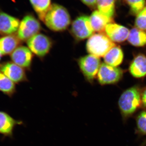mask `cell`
Wrapping results in <instances>:
<instances>
[{
  "label": "cell",
  "mask_w": 146,
  "mask_h": 146,
  "mask_svg": "<svg viewBox=\"0 0 146 146\" xmlns=\"http://www.w3.org/2000/svg\"><path fill=\"white\" fill-rule=\"evenodd\" d=\"M21 40L17 36L10 35L0 39V53L2 55L11 54L19 47Z\"/></svg>",
  "instance_id": "obj_13"
},
{
  "label": "cell",
  "mask_w": 146,
  "mask_h": 146,
  "mask_svg": "<svg viewBox=\"0 0 146 146\" xmlns=\"http://www.w3.org/2000/svg\"><path fill=\"white\" fill-rule=\"evenodd\" d=\"M105 31L112 42L118 43L126 40L129 33L128 29L125 27L113 23L108 24Z\"/></svg>",
  "instance_id": "obj_12"
},
{
  "label": "cell",
  "mask_w": 146,
  "mask_h": 146,
  "mask_svg": "<svg viewBox=\"0 0 146 146\" xmlns=\"http://www.w3.org/2000/svg\"><path fill=\"white\" fill-rule=\"evenodd\" d=\"M135 25L137 28L146 31V7L137 15Z\"/></svg>",
  "instance_id": "obj_24"
},
{
  "label": "cell",
  "mask_w": 146,
  "mask_h": 146,
  "mask_svg": "<svg viewBox=\"0 0 146 146\" xmlns=\"http://www.w3.org/2000/svg\"><path fill=\"white\" fill-rule=\"evenodd\" d=\"M127 39L128 42L133 46H143L146 44V33L137 28L131 29Z\"/></svg>",
  "instance_id": "obj_19"
},
{
  "label": "cell",
  "mask_w": 146,
  "mask_h": 146,
  "mask_svg": "<svg viewBox=\"0 0 146 146\" xmlns=\"http://www.w3.org/2000/svg\"><path fill=\"white\" fill-rule=\"evenodd\" d=\"M129 72L136 78H141L146 76V56L139 54L134 58L130 64Z\"/></svg>",
  "instance_id": "obj_14"
},
{
  "label": "cell",
  "mask_w": 146,
  "mask_h": 146,
  "mask_svg": "<svg viewBox=\"0 0 146 146\" xmlns=\"http://www.w3.org/2000/svg\"><path fill=\"white\" fill-rule=\"evenodd\" d=\"M123 58V51L119 46H115L112 48L104 56L105 62L113 67L120 65Z\"/></svg>",
  "instance_id": "obj_17"
},
{
  "label": "cell",
  "mask_w": 146,
  "mask_h": 146,
  "mask_svg": "<svg viewBox=\"0 0 146 146\" xmlns=\"http://www.w3.org/2000/svg\"><path fill=\"white\" fill-rule=\"evenodd\" d=\"M0 91L9 96H11L16 92L14 82L0 71Z\"/></svg>",
  "instance_id": "obj_21"
},
{
  "label": "cell",
  "mask_w": 146,
  "mask_h": 146,
  "mask_svg": "<svg viewBox=\"0 0 146 146\" xmlns=\"http://www.w3.org/2000/svg\"><path fill=\"white\" fill-rule=\"evenodd\" d=\"M33 9L40 20L44 22L51 6V0H29Z\"/></svg>",
  "instance_id": "obj_18"
},
{
  "label": "cell",
  "mask_w": 146,
  "mask_h": 146,
  "mask_svg": "<svg viewBox=\"0 0 146 146\" xmlns=\"http://www.w3.org/2000/svg\"><path fill=\"white\" fill-rule=\"evenodd\" d=\"M20 22L18 18L0 11V34L10 35L18 31Z\"/></svg>",
  "instance_id": "obj_11"
},
{
  "label": "cell",
  "mask_w": 146,
  "mask_h": 146,
  "mask_svg": "<svg viewBox=\"0 0 146 146\" xmlns=\"http://www.w3.org/2000/svg\"><path fill=\"white\" fill-rule=\"evenodd\" d=\"M142 106L146 109V87L141 92Z\"/></svg>",
  "instance_id": "obj_26"
},
{
  "label": "cell",
  "mask_w": 146,
  "mask_h": 146,
  "mask_svg": "<svg viewBox=\"0 0 146 146\" xmlns=\"http://www.w3.org/2000/svg\"><path fill=\"white\" fill-rule=\"evenodd\" d=\"M22 123L16 121L7 113L0 111V133L7 136H12L15 126Z\"/></svg>",
  "instance_id": "obj_16"
},
{
  "label": "cell",
  "mask_w": 146,
  "mask_h": 146,
  "mask_svg": "<svg viewBox=\"0 0 146 146\" xmlns=\"http://www.w3.org/2000/svg\"><path fill=\"white\" fill-rule=\"evenodd\" d=\"M90 20L94 31L98 33L105 31L106 26L108 24L113 23L112 18L106 17L97 10L92 13Z\"/></svg>",
  "instance_id": "obj_15"
},
{
  "label": "cell",
  "mask_w": 146,
  "mask_h": 146,
  "mask_svg": "<svg viewBox=\"0 0 146 146\" xmlns=\"http://www.w3.org/2000/svg\"><path fill=\"white\" fill-rule=\"evenodd\" d=\"M41 29L40 23L34 16L31 15H27L20 22L17 36L21 41H27L38 34Z\"/></svg>",
  "instance_id": "obj_4"
},
{
  "label": "cell",
  "mask_w": 146,
  "mask_h": 146,
  "mask_svg": "<svg viewBox=\"0 0 146 146\" xmlns=\"http://www.w3.org/2000/svg\"><path fill=\"white\" fill-rule=\"evenodd\" d=\"M11 58L16 65L23 68H29L31 65L33 54L27 47L20 46L11 54Z\"/></svg>",
  "instance_id": "obj_10"
},
{
  "label": "cell",
  "mask_w": 146,
  "mask_h": 146,
  "mask_svg": "<svg viewBox=\"0 0 146 146\" xmlns=\"http://www.w3.org/2000/svg\"><path fill=\"white\" fill-rule=\"evenodd\" d=\"M130 7L133 15H138L143 10L145 5V0H125Z\"/></svg>",
  "instance_id": "obj_22"
},
{
  "label": "cell",
  "mask_w": 146,
  "mask_h": 146,
  "mask_svg": "<svg viewBox=\"0 0 146 146\" xmlns=\"http://www.w3.org/2000/svg\"><path fill=\"white\" fill-rule=\"evenodd\" d=\"M115 0H97L99 11L110 18H112L115 13Z\"/></svg>",
  "instance_id": "obj_20"
},
{
  "label": "cell",
  "mask_w": 146,
  "mask_h": 146,
  "mask_svg": "<svg viewBox=\"0 0 146 146\" xmlns=\"http://www.w3.org/2000/svg\"><path fill=\"white\" fill-rule=\"evenodd\" d=\"M85 5L91 8H94L97 5V0H81Z\"/></svg>",
  "instance_id": "obj_25"
},
{
  "label": "cell",
  "mask_w": 146,
  "mask_h": 146,
  "mask_svg": "<svg viewBox=\"0 0 146 146\" xmlns=\"http://www.w3.org/2000/svg\"><path fill=\"white\" fill-rule=\"evenodd\" d=\"M44 22L53 31H63L70 24V16L63 6L53 4L46 14Z\"/></svg>",
  "instance_id": "obj_2"
},
{
  "label": "cell",
  "mask_w": 146,
  "mask_h": 146,
  "mask_svg": "<svg viewBox=\"0 0 146 146\" xmlns=\"http://www.w3.org/2000/svg\"><path fill=\"white\" fill-rule=\"evenodd\" d=\"M70 30L72 35L78 41L91 37L94 31L90 17L86 15H82L76 18L72 23Z\"/></svg>",
  "instance_id": "obj_5"
},
{
  "label": "cell",
  "mask_w": 146,
  "mask_h": 146,
  "mask_svg": "<svg viewBox=\"0 0 146 146\" xmlns=\"http://www.w3.org/2000/svg\"><path fill=\"white\" fill-rule=\"evenodd\" d=\"M136 121L138 132L142 135H146V110L138 114Z\"/></svg>",
  "instance_id": "obj_23"
},
{
  "label": "cell",
  "mask_w": 146,
  "mask_h": 146,
  "mask_svg": "<svg viewBox=\"0 0 146 146\" xmlns=\"http://www.w3.org/2000/svg\"><path fill=\"white\" fill-rule=\"evenodd\" d=\"M123 71L117 67L102 63L98 74L99 82L102 85L117 83L122 77Z\"/></svg>",
  "instance_id": "obj_8"
},
{
  "label": "cell",
  "mask_w": 146,
  "mask_h": 146,
  "mask_svg": "<svg viewBox=\"0 0 146 146\" xmlns=\"http://www.w3.org/2000/svg\"><path fill=\"white\" fill-rule=\"evenodd\" d=\"M2 56V55L0 53V60H1V59Z\"/></svg>",
  "instance_id": "obj_27"
},
{
  "label": "cell",
  "mask_w": 146,
  "mask_h": 146,
  "mask_svg": "<svg viewBox=\"0 0 146 146\" xmlns=\"http://www.w3.org/2000/svg\"><path fill=\"white\" fill-rule=\"evenodd\" d=\"M118 106L123 120L125 121L142 106L141 91L136 86L127 89L120 96Z\"/></svg>",
  "instance_id": "obj_1"
},
{
  "label": "cell",
  "mask_w": 146,
  "mask_h": 146,
  "mask_svg": "<svg viewBox=\"0 0 146 146\" xmlns=\"http://www.w3.org/2000/svg\"><path fill=\"white\" fill-rule=\"evenodd\" d=\"M101 62L99 57L93 54L82 56L79 59L78 65L85 78L92 82L98 72Z\"/></svg>",
  "instance_id": "obj_6"
},
{
  "label": "cell",
  "mask_w": 146,
  "mask_h": 146,
  "mask_svg": "<svg viewBox=\"0 0 146 146\" xmlns=\"http://www.w3.org/2000/svg\"><path fill=\"white\" fill-rule=\"evenodd\" d=\"M27 44L32 52L40 57L46 55L52 46L51 39L42 34L33 36L27 41Z\"/></svg>",
  "instance_id": "obj_7"
},
{
  "label": "cell",
  "mask_w": 146,
  "mask_h": 146,
  "mask_svg": "<svg viewBox=\"0 0 146 146\" xmlns=\"http://www.w3.org/2000/svg\"><path fill=\"white\" fill-rule=\"evenodd\" d=\"M0 71L14 83H19L27 79L23 68L13 62H5L0 64Z\"/></svg>",
  "instance_id": "obj_9"
},
{
  "label": "cell",
  "mask_w": 146,
  "mask_h": 146,
  "mask_svg": "<svg viewBox=\"0 0 146 146\" xmlns=\"http://www.w3.org/2000/svg\"><path fill=\"white\" fill-rule=\"evenodd\" d=\"M146 145V140L145 141V142H144V143H143V145Z\"/></svg>",
  "instance_id": "obj_28"
},
{
  "label": "cell",
  "mask_w": 146,
  "mask_h": 146,
  "mask_svg": "<svg viewBox=\"0 0 146 146\" xmlns=\"http://www.w3.org/2000/svg\"><path fill=\"white\" fill-rule=\"evenodd\" d=\"M116 46L109 37L103 33L93 35L89 37L86 44V48L90 54L98 57H102Z\"/></svg>",
  "instance_id": "obj_3"
}]
</instances>
